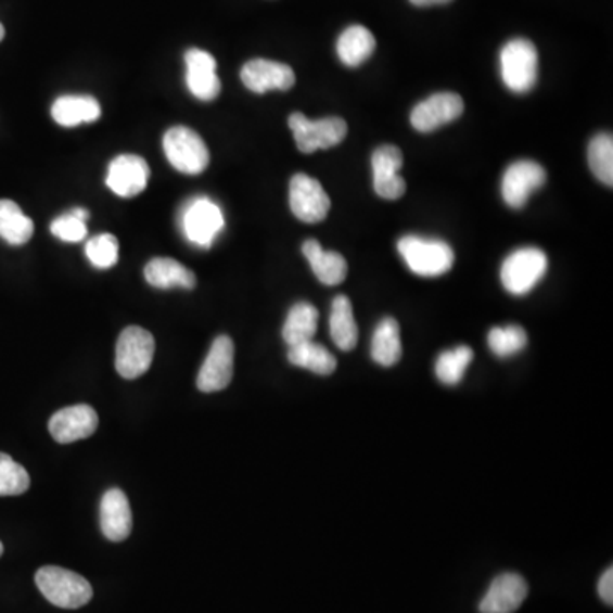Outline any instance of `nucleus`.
Listing matches in <instances>:
<instances>
[{
  "mask_svg": "<svg viewBox=\"0 0 613 613\" xmlns=\"http://www.w3.org/2000/svg\"><path fill=\"white\" fill-rule=\"evenodd\" d=\"M35 582L48 602L60 609H80L91 602V583L74 571L44 566L36 573Z\"/></svg>",
  "mask_w": 613,
  "mask_h": 613,
  "instance_id": "obj_1",
  "label": "nucleus"
},
{
  "mask_svg": "<svg viewBox=\"0 0 613 613\" xmlns=\"http://www.w3.org/2000/svg\"><path fill=\"white\" fill-rule=\"evenodd\" d=\"M397 247L408 268L420 277H442L450 271L456 261L454 250L439 239L406 235Z\"/></svg>",
  "mask_w": 613,
  "mask_h": 613,
  "instance_id": "obj_2",
  "label": "nucleus"
},
{
  "mask_svg": "<svg viewBox=\"0 0 613 613\" xmlns=\"http://www.w3.org/2000/svg\"><path fill=\"white\" fill-rule=\"evenodd\" d=\"M501 77L510 91L525 94L537 84L538 53L532 41L525 38L508 41L501 50Z\"/></svg>",
  "mask_w": 613,
  "mask_h": 613,
  "instance_id": "obj_3",
  "label": "nucleus"
},
{
  "mask_svg": "<svg viewBox=\"0 0 613 613\" xmlns=\"http://www.w3.org/2000/svg\"><path fill=\"white\" fill-rule=\"evenodd\" d=\"M164 152L170 166L182 175H202L210 164V152L196 131L175 127L164 135Z\"/></svg>",
  "mask_w": 613,
  "mask_h": 613,
  "instance_id": "obj_4",
  "label": "nucleus"
},
{
  "mask_svg": "<svg viewBox=\"0 0 613 613\" xmlns=\"http://www.w3.org/2000/svg\"><path fill=\"white\" fill-rule=\"evenodd\" d=\"M289 127L292 128L293 139L297 143L298 151L304 154H314L317 151H325L331 146L343 142L348 135V125L345 119L331 118L312 119L302 115V113H293L289 118Z\"/></svg>",
  "mask_w": 613,
  "mask_h": 613,
  "instance_id": "obj_5",
  "label": "nucleus"
},
{
  "mask_svg": "<svg viewBox=\"0 0 613 613\" xmlns=\"http://www.w3.org/2000/svg\"><path fill=\"white\" fill-rule=\"evenodd\" d=\"M154 353V336L146 329L130 325L118 337L116 370L123 379H139L151 368Z\"/></svg>",
  "mask_w": 613,
  "mask_h": 613,
  "instance_id": "obj_6",
  "label": "nucleus"
},
{
  "mask_svg": "<svg viewBox=\"0 0 613 613\" xmlns=\"http://www.w3.org/2000/svg\"><path fill=\"white\" fill-rule=\"evenodd\" d=\"M547 271V256L537 247L514 251L501 266L502 286L513 295L531 292Z\"/></svg>",
  "mask_w": 613,
  "mask_h": 613,
  "instance_id": "obj_7",
  "label": "nucleus"
},
{
  "mask_svg": "<svg viewBox=\"0 0 613 613\" xmlns=\"http://www.w3.org/2000/svg\"><path fill=\"white\" fill-rule=\"evenodd\" d=\"M226 226L222 210L210 199H194L182 212V230L188 241L200 247H212L215 238Z\"/></svg>",
  "mask_w": 613,
  "mask_h": 613,
  "instance_id": "obj_8",
  "label": "nucleus"
},
{
  "mask_svg": "<svg viewBox=\"0 0 613 613\" xmlns=\"http://www.w3.org/2000/svg\"><path fill=\"white\" fill-rule=\"evenodd\" d=\"M290 208L302 222H322L328 217L331 200L317 179L295 175L290 181Z\"/></svg>",
  "mask_w": 613,
  "mask_h": 613,
  "instance_id": "obj_9",
  "label": "nucleus"
},
{
  "mask_svg": "<svg viewBox=\"0 0 613 613\" xmlns=\"http://www.w3.org/2000/svg\"><path fill=\"white\" fill-rule=\"evenodd\" d=\"M546 179V169L534 161L511 164L502 176V200L511 208H523L531 194L544 187Z\"/></svg>",
  "mask_w": 613,
  "mask_h": 613,
  "instance_id": "obj_10",
  "label": "nucleus"
},
{
  "mask_svg": "<svg viewBox=\"0 0 613 613\" xmlns=\"http://www.w3.org/2000/svg\"><path fill=\"white\" fill-rule=\"evenodd\" d=\"M234 375V343L229 336H218L203 361L196 385L200 391L218 392L229 387Z\"/></svg>",
  "mask_w": 613,
  "mask_h": 613,
  "instance_id": "obj_11",
  "label": "nucleus"
},
{
  "mask_svg": "<svg viewBox=\"0 0 613 613\" xmlns=\"http://www.w3.org/2000/svg\"><path fill=\"white\" fill-rule=\"evenodd\" d=\"M242 84L256 94L268 91H290L295 86V72L273 60H251L242 67Z\"/></svg>",
  "mask_w": 613,
  "mask_h": 613,
  "instance_id": "obj_12",
  "label": "nucleus"
},
{
  "mask_svg": "<svg viewBox=\"0 0 613 613\" xmlns=\"http://www.w3.org/2000/svg\"><path fill=\"white\" fill-rule=\"evenodd\" d=\"M149 178H151V169L145 158L125 154L113 158L107 169L106 184L122 199H133L145 190Z\"/></svg>",
  "mask_w": 613,
  "mask_h": 613,
  "instance_id": "obj_13",
  "label": "nucleus"
},
{
  "mask_svg": "<svg viewBox=\"0 0 613 613\" xmlns=\"http://www.w3.org/2000/svg\"><path fill=\"white\" fill-rule=\"evenodd\" d=\"M463 113V100L454 92H438L427 98L412 110L411 123L421 133L438 130L439 127L456 122Z\"/></svg>",
  "mask_w": 613,
  "mask_h": 613,
  "instance_id": "obj_14",
  "label": "nucleus"
},
{
  "mask_svg": "<svg viewBox=\"0 0 613 613\" xmlns=\"http://www.w3.org/2000/svg\"><path fill=\"white\" fill-rule=\"evenodd\" d=\"M403 164V152L396 145H382L373 152V188L380 199H403L406 193V181L399 176Z\"/></svg>",
  "mask_w": 613,
  "mask_h": 613,
  "instance_id": "obj_15",
  "label": "nucleus"
},
{
  "mask_svg": "<svg viewBox=\"0 0 613 613\" xmlns=\"http://www.w3.org/2000/svg\"><path fill=\"white\" fill-rule=\"evenodd\" d=\"M100 418L94 409L86 404L60 409L50 420V433L59 444H74L79 439L89 438L98 430Z\"/></svg>",
  "mask_w": 613,
  "mask_h": 613,
  "instance_id": "obj_16",
  "label": "nucleus"
},
{
  "mask_svg": "<svg viewBox=\"0 0 613 613\" xmlns=\"http://www.w3.org/2000/svg\"><path fill=\"white\" fill-rule=\"evenodd\" d=\"M187 62V84L191 94L200 101H214L222 84L217 76V60L208 52L191 48L184 55Z\"/></svg>",
  "mask_w": 613,
  "mask_h": 613,
  "instance_id": "obj_17",
  "label": "nucleus"
},
{
  "mask_svg": "<svg viewBox=\"0 0 613 613\" xmlns=\"http://www.w3.org/2000/svg\"><path fill=\"white\" fill-rule=\"evenodd\" d=\"M528 597V585L516 573H502L493 579L489 590L481 600V613H513Z\"/></svg>",
  "mask_w": 613,
  "mask_h": 613,
  "instance_id": "obj_18",
  "label": "nucleus"
},
{
  "mask_svg": "<svg viewBox=\"0 0 613 613\" xmlns=\"http://www.w3.org/2000/svg\"><path fill=\"white\" fill-rule=\"evenodd\" d=\"M131 520L130 502L119 489L106 490L101 499V531L112 542H123L130 537Z\"/></svg>",
  "mask_w": 613,
  "mask_h": 613,
  "instance_id": "obj_19",
  "label": "nucleus"
},
{
  "mask_svg": "<svg viewBox=\"0 0 613 613\" xmlns=\"http://www.w3.org/2000/svg\"><path fill=\"white\" fill-rule=\"evenodd\" d=\"M302 253L307 257L317 280L328 286L340 285L348 274V263L345 257L334 251L322 250L316 239H309L302 245Z\"/></svg>",
  "mask_w": 613,
  "mask_h": 613,
  "instance_id": "obj_20",
  "label": "nucleus"
},
{
  "mask_svg": "<svg viewBox=\"0 0 613 613\" xmlns=\"http://www.w3.org/2000/svg\"><path fill=\"white\" fill-rule=\"evenodd\" d=\"M145 280L155 289H187L196 286V277L193 271L176 261L173 257H154L145 266Z\"/></svg>",
  "mask_w": 613,
  "mask_h": 613,
  "instance_id": "obj_21",
  "label": "nucleus"
},
{
  "mask_svg": "<svg viewBox=\"0 0 613 613\" xmlns=\"http://www.w3.org/2000/svg\"><path fill=\"white\" fill-rule=\"evenodd\" d=\"M52 116L60 127H77L101 116V106L92 95H62L53 103Z\"/></svg>",
  "mask_w": 613,
  "mask_h": 613,
  "instance_id": "obj_22",
  "label": "nucleus"
},
{
  "mask_svg": "<svg viewBox=\"0 0 613 613\" xmlns=\"http://www.w3.org/2000/svg\"><path fill=\"white\" fill-rule=\"evenodd\" d=\"M375 47V36L372 31L360 24H355L341 33L336 44L337 56L346 67H358L372 56Z\"/></svg>",
  "mask_w": 613,
  "mask_h": 613,
  "instance_id": "obj_23",
  "label": "nucleus"
},
{
  "mask_svg": "<svg viewBox=\"0 0 613 613\" xmlns=\"http://www.w3.org/2000/svg\"><path fill=\"white\" fill-rule=\"evenodd\" d=\"M329 331L334 345L343 352H352L358 343V325L353 316V305L345 295H337L331 305Z\"/></svg>",
  "mask_w": 613,
  "mask_h": 613,
  "instance_id": "obj_24",
  "label": "nucleus"
},
{
  "mask_svg": "<svg viewBox=\"0 0 613 613\" xmlns=\"http://www.w3.org/2000/svg\"><path fill=\"white\" fill-rule=\"evenodd\" d=\"M317 324H319V312L316 307L307 302H298L293 305L286 317L285 325H283V340L289 346L312 341L317 333Z\"/></svg>",
  "mask_w": 613,
  "mask_h": 613,
  "instance_id": "obj_25",
  "label": "nucleus"
},
{
  "mask_svg": "<svg viewBox=\"0 0 613 613\" xmlns=\"http://www.w3.org/2000/svg\"><path fill=\"white\" fill-rule=\"evenodd\" d=\"M35 234V224L17 203L0 200V238L11 245H23Z\"/></svg>",
  "mask_w": 613,
  "mask_h": 613,
  "instance_id": "obj_26",
  "label": "nucleus"
},
{
  "mask_svg": "<svg viewBox=\"0 0 613 613\" xmlns=\"http://www.w3.org/2000/svg\"><path fill=\"white\" fill-rule=\"evenodd\" d=\"M289 361L317 375H331L337 367L333 353L325 349L324 346L317 345L314 341L289 346Z\"/></svg>",
  "mask_w": 613,
  "mask_h": 613,
  "instance_id": "obj_27",
  "label": "nucleus"
},
{
  "mask_svg": "<svg viewBox=\"0 0 613 613\" xmlns=\"http://www.w3.org/2000/svg\"><path fill=\"white\" fill-rule=\"evenodd\" d=\"M403 343H400L399 324L396 319L385 317L376 325L372 340V358L382 367H392L400 360Z\"/></svg>",
  "mask_w": 613,
  "mask_h": 613,
  "instance_id": "obj_28",
  "label": "nucleus"
},
{
  "mask_svg": "<svg viewBox=\"0 0 613 613\" xmlns=\"http://www.w3.org/2000/svg\"><path fill=\"white\" fill-rule=\"evenodd\" d=\"M472 360H474V352L469 346L448 349L442 353L436 360V376L442 384L457 385L468 372Z\"/></svg>",
  "mask_w": 613,
  "mask_h": 613,
  "instance_id": "obj_29",
  "label": "nucleus"
},
{
  "mask_svg": "<svg viewBox=\"0 0 613 613\" xmlns=\"http://www.w3.org/2000/svg\"><path fill=\"white\" fill-rule=\"evenodd\" d=\"M588 163L591 173L597 176L603 184H613V139L612 135L600 133L590 142L588 149Z\"/></svg>",
  "mask_w": 613,
  "mask_h": 613,
  "instance_id": "obj_30",
  "label": "nucleus"
},
{
  "mask_svg": "<svg viewBox=\"0 0 613 613\" xmlns=\"http://www.w3.org/2000/svg\"><path fill=\"white\" fill-rule=\"evenodd\" d=\"M528 336L522 325H507V328H493L487 334V345L496 357H513L526 348Z\"/></svg>",
  "mask_w": 613,
  "mask_h": 613,
  "instance_id": "obj_31",
  "label": "nucleus"
},
{
  "mask_svg": "<svg viewBox=\"0 0 613 613\" xmlns=\"http://www.w3.org/2000/svg\"><path fill=\"white\" fill-rule=\"evenodd\" d=\"M29 484L28 471L8 454H0V496L24 495Z\"/></svg>",
  "mask_w": 613,
  "mask_h": 613,
  "instance_id": "obj_32",
  "label": "nucleus"
},
{
  "mask_svg": "<svg viewBox=\"0 0 613 613\" xmlns=\"http://www.w3.org/2000/svg\"><path fill=\"white\" fill-rule=\"evenodd\" d=\"M118 239L112 234L95 235L86 244V254L95 268H113L118 263Z\"/></svg>",
  "mask_w": 613,
  "mask_h": 613,
  "instance_id": "obj_33",
  "label": "nucleus"
},
{
  "mask_svg": "<svg viewBox=\"0 0 613 613\" xmlns=\"http://www.w3.org/2000/svg\"><path fill=\"white\" fill-rule=\"evenodd\" d=\"M50 230H52V234L55 235V238L64 242H80L88 235V226H86V222L77 218L72 212L55 218Z\"/></svg>",
  "mask_w": 613,
  "mask_h": 613,
  "instance_id": "obj_34",
  "label": "nucleus"
},
{
  "mask_svg": "<svg viewBox=\"0 0 613 613\" xmlns=\"http://www.w3.org/2000/svg\"><path fill=\"white\" fill-rule=\"evenodd\" d=\"M598 595L602 598L606 605L612 606L613 603V570L609 567L602 574V578L598 582Z\"/></svg>",
  "mask_w": 613,
  "mask_h": 613,
  "instance_id": "obj_35",
  "label": "nucleus"
},
{
  "mask_svg": "<svg viewBox=\"0 0 613 613\" xmlns=\"http://www.w3.org/2000/svg\"><path fill=\"white\" fill-rule=\"evenodd\" d=\"M409 2L418 8H430V5L448 4L451 0H409Z\"/></svg>",
  "mask_w": 613,
  "mask_h": 613,
  "instance_id": "obj_36",
  "label": "nucleus"
},
{
  "mask_svg": "<svg viewBox=\"0 0 613 613\" xmlns=\"http://www.w3.org/2000/svg\"><path fill=\"white\" fill-rule=\"evenodd\" d=\"M4 35H5L4 26H2V23H0V41L4 40Z\"/></svg>",
  "mask_w": 613,
  "mask_h": 613,
  "instance_id": "obj_37",
  "label": "nucleus"
},
{
  "mask_svg": "<svg viewBox=\"0 0 613 613\" xmlns=\"http://www.w3.org/2000/svg\"><path fill=\"white\" fill-rule=\"evenodd\" d=\"M4 554V546L0 542V555Z\"/></svg>",
  "mask_w": 613,
  "mask_h": 613,
  "instance_id": "obj_38",
  "label": "nucleus"
}]
</instances>
